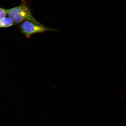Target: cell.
I'll list each match as a JSON object with an SVG mask.
<instances>
[{
  "label": "cell",
  "mask_w": 126,
  "mask_h": 126,
  "mask_svg": "<svg viewBox=\"0 0 126 126\" xmlns=\"http://www.w3.org/2000/svg\"><path fill=\"white\" fill-rule=\"evenodd\" d=\"M7 15L16 24L29 21L37 24H42L36 20L32 14L26 2L23 1L18 7L7 9Z\"/></svg>",
  "instance_id": "obj_1"
},
{
  "label": "cell",
  "mask_w": 126,
  "mask_h": 126,
  "mask_svg": "<svg viewBox=\"0 0 126 126\" xmlns=\"http://www.w3.org/2000/svg\"><path fill=\"white\" fill-rule=\"evenodd\" d=\"M21 32L27 38L30 36L39 33H42L46 31H57V30L45 27L43 25H39L29 21L22 22L20 25Z\"/></svg>",
  "instance_id": "obj_2"
},
{
  "label": "cell",
  "mask_w": 126,
  "mask_h": 126,
  "mask_svg": "<svg viewBox=\"0 0 126 126\" xmlns=\"http://www.w3.org/2000/svg\"><path fill=\"white\" fill-rule=\"evenodd\" d=\"M15 24L9 17H6L0 22V28L10 27Z\"/></svg>",
  "instance_id": "obj_3"
},
{
  "label": "cell",
  "mask_w": 126,
  "mask_h": 126,
  "mask_svg": "<svg viewBox=\"0 0 126 126\" xmlns=\"http://www.w3.org/2000/svg\"><path fill=\"white\" fill-rule=\"evenodd\" d=\"M7 15V9L0 8V22L5 18Z\"/></svg>",
  "instance_id": "obj_4"
}]
</instances>
